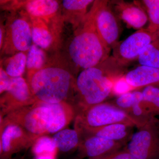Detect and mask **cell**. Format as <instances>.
I'll return each instance as SVG.
<instances>
[{"mask_svg": "<svg viewBox=\"0 0 159 159\" xmlns=\"http://www.w3.org/2000/svg\"><path fill=\"white\" fill-rule=\"evenodd\" d=\"M125 67L112 56L96 66L81 71L74 84L77 93L76 113L104 102L113 92L116 83L125 75Z\"/></svg>", "mask_w": 159, "mask_h": 159, "instance_id": "cell-1", "label": "cell"}, {"mask_svg": "<svg viewBox=\"0 0 159 159\" xmlns=\"http://www.w3.org/2000/svg\"><path fill=\"white\" fill-rule=\"evenodd\" d=\"M100 1H95L89 12L77 27L70 44L69 52L72 61L82 69L96 66L109 57L110 50L99 36L96 17Z\"/></svg>", "mask_w": 159, "mask_h": 159, "instance_id": "cell-2", "label": "cell"}, {"mask_svg": "<svg viewBox=\"0 0 159 159\" xmlns=\"http://www.w3.org/2000/svg\"><path fill=\"white\" fill-rule=\"evenodd\" d=\"M29 84L36 102L56 103L66 102L73 80L70 73L62 67L46 66L33 71Z\"/></svg>", "mask_w": 159, "mask_h": 159, "instance_id": "cell-3", "label": "cell"}, {"mask_svg": "<svg viewBox=\"0 0 159 159\" xmlns=\"http://www.w3.org/2000/svg\"><path fill=\"white\" fill-rule=\"evenodd\" d=\"M51 117V109L47 103L36 102L7 114L3 120L20 125L34 142L48 134Z\"/></svg>", "mask_w": 159, "mask_h": 159, "instance_id": "cell-4", "label": "cell"}, {"mask_svg": "<svg viewBox=\"0 0 159 159\" xmlns=\"http://www.w3.org/2000/svg\"><path fill=\"white\" fill-rule=\"evenodd\" d=\"M118 123L135 125L124 111L110 102H103L77 111L75 129L79 132Z\"/></svg>", "mask_w": 159, "mask_h": 159, "instance_id": "cell-5", "label": "cell"}, {"mask_svg": "<svg viewBox=\"0 0 159 159\" xmlns=\"http://www.w3.org/2000/svg\"><path fill=\"white\" fill-rule=\"evenodd\" d=\"M125 149L136 159H159V119L153 117L138 129Z\"/></svg>", "mask_w": 159, "mask_h": 159, "instance_id": "cell-6", "label": "cell"}, {"mask_svg": "<svg viewBox=\"0 0 159 159\" xmlns=\"http://www.w3.org/2000/svg\"><path fill=\"white\" fill-rule=\"evenodd\" d=\"M159 37V34L151 33L147 29H142L127 38L118 42L113 50V56L122 65L125 66L138 59L145 48Z\"/></svg>", "mask_w": 159, "mask_h": 159, "instance_id": "cell-7", "label": "cell"}, {"mask_svg": "<svg viewBox=\"0 0 159 159\" xmlns=\"http://www.w3.org/2000/svg\"><path fill=\"white\" fill-rule=\"evenodd\" d=\"M1 128V159H11L14 153L30 147L34 141L20 125L2 121Z\"/></svg>", "mask_w": 159, "mask_h": 159, "instance_id": "cell-8", "label": "cell"}, {"mask_svg": "<svg viewBox=\"0 0 159 159\" xmlns=\"http://www.w3.org/2000/svg\"><path fill=\"white\" fill-rule=\"evenodd\" d=\"M6 93L1 99V113L3 115L36 102L29 83L21 77H11V83Z\"/></svg>", "mask_w": 159, "mask_h": 159, "instance_id": "cell-9", "label": "cell"}, {"mask_svg": "<svg viewBox=\"0 0 159 159\" xmlns=\"http://www.w3.org/2000/svg\"><path fill=\"white\" fill-rule=\"evenodd\" d=\"M96 25L102 42L111 50L119 42L120 28L116 15L110 6L109 1H100L96 15Z\"/></svg>", "mask_w": 159, "mask_h": 159, "instance_id": "cell-10", "label": "cell"}, {"mask_svg": "<svg viewBox=\"0 0 159 159\" xmlns=\"http://www.w3.org/2000/svg\"><path fill=\"white\" fill-rule=\"evenodd\" d=\"M143 95L142 91L129 92L121 94L110 102L124 111L139 129L145 125L153 117L142 104Z\"/></svg>", "mask_w": 159, "mask_h": 159, "instance_id": "cell-11", "label": "cell"}, {"mask_svg": "<svg viewBox=\"0 0 159 159\" xmlns=\"http://www.w3.org/2000/svg\"><path fill=\"white\" fill-rule=\"evenodd\" d=\"M80 137L78 147L79 159L92 158L122 149L125 144L95 135Z\"/></svg>", "mask_w": 159, "mask_h": 159, "instance_id": "cell-12", "label": "cell"}, {"mask_svg": "<svg viewBox=\"0 0 159 159\" xmlns=\"http://www.w3.org/2000/svg\"><path fill=\"white\" fill-rule=\"evenodd\" d=\"M135 125L124 123H114L98 128L89 129L78 132L80 137L95 135L126 144L134 133Z\"/></svg>", "mask_w": 159, "mask_h": 159, "instance_id": "cell-13", "label": "cell"}, {"mask_svg": "<svg viewBox=\"0 0 159 159\" xmlns=\"http://www.w3.org/2000/svg\"><path fill=\"white\" fill-rule=\"evenodd\" d=\"M119 17L127 25L135 29H142L148 20L146 11L138 1L129 2L124 1H112Z\"/></svg>", "mask_w": 159, "mask_h": 159, "instance_id": "cell-14", "label": "cell"}, {"mask_svg": "<svg viewBox=\"0 0 159 159\" xmlns=\"http://www.w3.org/2000/svg\"><path fill=\"white\" fill-rule=\"evenodd\" d=\"M47 104L50 107L51 113L48 134H55L64 129L76 116L74 107L67 102Z\"/></svg>", "mask_w": 159, "mask_h": 159, "instance_id": "cell-15", "label": "cell"}, {"mask_svg": "<svg viewBox=\"0 0 159 159\" xmlns=\"http://www.w3.org/2000/svg\"><path fill=\"white\" fill-rule=\"evenodd\" d=\"M123 77L132 89L159 85V69L141 65L127 72Z\"/></svg>", "mask_w": 159, "mask_h": 159, "instance_id": "cell-16", "label": "cell"}, {"mask_svg": "<svg viewBox=\"0 0 159 159\" xmlns=\"http://www.w3.org/2000/svg\"><path fill=\"white\" fill-rule=\"evenodd\" d=\"M9 30L10 43L13 48L20 52L29 51L32 42L29 23L23 19H16L10 25Z\"/></svg>", "mask_w": 159, "mask_h": 159, "instance_id": "cell-17", "label": "cell"}, {"mask_svg": "<svg viewBox=\"0 0 159 159\" xmlns=\"http://www.w3.org/2000/svg\"><path fill=\"white\" fill-rule=\"evenodd\" d=\"M52 138L57 149L63 152H69L78 148L80 141L78 132L70 129H64L54 134Z\"/></svg>", "mask_w": 159, "mask_h": 159, "instance_id": "cell-18", "label": "cell"}, {"mask_svg": "<svg viewBox=\"0 0 159 159\" xmlns=\"http://www.w3.org/2000/svg\"><path fill=\"white\" fill-rule=\"evenodd\" d=\"M58 9L59 4L54 0H33L26 5L27 11L37 17H48L55 14Z\"/></svg>", "mask_w": 159, "mask_h": 159, "instance_id": "cell-19", "label": "cell"}, {"mask_svg": "<svg viewBox=\"0 0 159 159\" xmlns=\"http://www.w3.org/2000/svg\"><path fill=\"white\" fill-rule=\"evenodd\" d=\"M142 104L152 117L159 116V85L147 86L142 91Z\"/></svg>", "mask_w": 159, "mask_h": 159, "instance_id": "cell-20", "label": "cell"}, {"mask_svg": "<svg viewBox=\"0 0 159 159\" xmlns=\"http://www.w3.org/2000/svg\"><path fill=\"white\" fill-rule=\"evenodd\" d=\"M138 2L148 14L149 23L147 30L159 34V0H142Z\"/></svg>", "mask_w": 159, "mask_h": 159, "instance_id": "cell-21", "label": "cell"}, {"mask_svg": "<svg viewBox=\"0 0 159 159\" xmlns=\"http://www.w3.org/2000/svg\"><path fill=\"white\" fill-rule=\"evenodd\" d=\"M138 60L140 65L159 69V37L145 48Z\"/></svg>", "mask_w": 159, "mask_h": 159, "instance_id": "cell-22", "label": "cell"}, {"mask_svg": "<svg viewBox=\"0 0 159 159\" xmlns=\"http://www.w3.org/2000/svg\"><path fill=\"white\" fill-rule=\"evenodd\" d=\"M94 2L93 0H64L63 6L66 10L72 12L75 17V25L77 27L85 17L89 5Z\"/></svg>", "mask_w": 159, "mask_h": 159, "instance_id": "cell-23", "label": "cell"}, {"mask_svg": "<svg viewBox=\"0 0 159 159\" xmlns=\"http://www.w3.org/2000/svg\"><path fill=\"white\" fill-rule=\"evenodd\" d=\"M27 63V56L19 52L9 58L5 70L9 77L14 78L21 77L25 72Z\"/></svg>", "mask_w": 159, "mask_h": 159, "instance_id": "cell-24", "label": "cell"}, {"mask_svg": "<svg viewBox=\"0 0 159 159\" xmlns=\"http://www.w3.org/2000/svg\"><path fill=\"white\" fill-rule=\"evenodd\" d=\"M28 51L26 67L32 71L37 70L42 68L45 60L43 51L35 44L32 45Z\"/></svg>", "mask_w": 159, "mask_h": 159, "instance_id": "cell-25", "label": "cell"}, {"mask_svg": "<svg viewBox=\"0 0 159 159\" xmlns=\"http://www.w3.org/2000/svg\"><path fill=\"white\" fill-rule=\"evenodd\" d=\"M32 42L41 48L46 49L51 45L53 40L50 31L45 27L34 26L31 29Z\"/></svg>", "mask_w": 159, "mask_h": 159, "instance_id": "cell-26", "label": "cell"}, {"mask_svg": "<svg viewBox=\"0 0 159 159\" xmlns=\"http://www.w3.org/2000/svg\"><path fill=\"white\" fill-rule=\"evenodd\" d=\"M57 150L54 139L46 135L38 138L32 145V150L34 156L42 153H55Z\"/></svg>", "mask_w": 159, "mask_h": 159, "instance_id": "cell-27", "label": "cell"}, {"mask_svg": "<svg viewBox=\"0 0 159 159\" xmlns=\"http://www.w3.org/2000/svg\"><path fill=\"white\" fill-rule=\"evenodd\" d=\"M87 159H136L125 148L111 152L105 155Z\"/></svg>", "mask_w": 159, "mask_h": 159, "instance_id": "cell-28", "label": "cell"}, {"mask_svg": "<svg viewBox=\"0 0 159 159\" xmlns=\"http://www.w3.org/2000/svg\"><path fill=\"white\" fill-rule=\"evenodd\" d=\"M11 77L6 73V71L1 68L0 70V93L6 92L9 88L11 83Z\"/></svg>", "mask_w": 159, "mask_h": 159, "instance_id": "cell-29", "label": "cell"}, {"mask_svg": "<svg viewBox=\"0 0 159 159\" xmlns=\"http://www.w3.org/2000/svg\"><path fill=\"white\" fill-rule=\"evenodd\" d=\"M55 153H46L35 156L36 159H54Z\"/></svg>", "mask_w": 159, "mask_h": 159, "instance_id": "cell-30", "label": "cell"}, {"mask_svg": "<svg viewBox=\"0 0 159 159\" xmlns=\"http://www.w3.org/2000/svg\"><path fill=\"white\" fill-rule=\"evenodd\" d=\"M3 39V33L1 29L0 30V45H1V48H2V43Z\"/></svg>", "mask_w": 159, "mask_h": 159, "instance_id": "cell-31", "label": "cell"}, {"mask_svg": "<svg viewBox=\"0 0 159 159\" xmlns=\"http://www.w3.org/2000/svg\"><path fill=\"white\" fill-rule=\"evenodd\" d=\"M80 159L78 158V159Z\"/></svg>", "mask_w": 159, "mask_h": 159, "instance_id": "cell-32", "label": "cell"}, {"mask_svg": "<svg viewBox=\"0 0 159 159\" xmlns=\"http://www.w3.org/2000/svg\"></svg>", "mask_w": 159, "mask_h": 159, "instance_id": "cell-33", "label": "cell"}]
</instances>
